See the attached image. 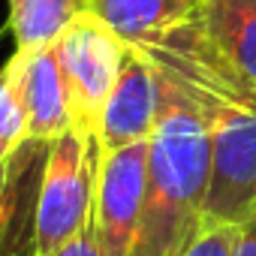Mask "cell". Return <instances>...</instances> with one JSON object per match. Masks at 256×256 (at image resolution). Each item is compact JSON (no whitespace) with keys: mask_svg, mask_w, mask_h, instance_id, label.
I'll return each mask as SVG.
<instances>
[{"mask_svg":"<svg viewBox=\"0 0 256 256\" xmlns=\"http://www.w3.org/2000/svg\"><path fill=\"white\" fill-rule=\"evenodd\" d=\"M130 46L196 106L208 130L205 226L241 223L256 208V84L205 42L193 18Z\"/></svg>","mask_w":256,"mask_h":256,"instance_id":"obj_1","label":"cell"},{"mask_svg":"<svg viewBox=\"0 0 256 256\" xmlns=\"http://www.w3.org/2000/svg\"><path fill=\"white\" fill-rule=\"evenodd\" d=\"M160 76V72H157ZM208 130L196 106L160 76V114L148 142V187L126 256H187L205 232Z\"/></svg>","mask_w":256,"mask_h":256,"instance_id":"obj_2","label":"cell"},{"mask_svg":"<svg viewBox=\"0 0 256 256\" xmlns=\"http://www.w3.org/2000/svg\"><path fill=\"white\" fill-rule=\"evenodd\" d=\"M94 190H96V142H90L72 126L48 145L34 217L36 256L58 253L90 226Z\"/></svg>","mask_w":256,"mask_h":256,"instance_id":"obj_3","label":"cell"},{"mask_svg":"<svg viewBox=\"0 0 256 256\" xmlns=\"http://www.w3.org/2000/svg\"><path fill=\"white\" fill-rule=\"evenodd\" d=\"M126 48L130 46L94 12L76 18L54 42L66 94H70L72 126L90 142H96L100 136L102 108L114 90Z\"/></svg>","mask_w":256,"mask_h":256,"instance_id":"obj_4","label":"cell"},{"mask_svg":"<svg viewBox=\"0 0 256 256\" xmlns=\"http://www.w3.org/2000/svg\"><path fill=\"white\" fill-rule=\"evenodd\" d=\"M148 187V142L96 154L94 235L102 256H126L133 247Z\"/></svg>","mask_w":256,"mask_h":256,"instance_id":"obj_5","label":"cell"},{"mask_svg":"<svg viewBox=\"0 0 256 256\" xmlns=\"http://www.w3.org/2000/svg\"><path fill=\"white\" fill-rule=\"evenodd\" d=\"M130 46V42H126ZM160 114V76L157 70L130 46L114 82V90L102 108L96 154L151 142Z\"/></svg>","mask_w":256,"mask_h":256,"instance_id":"obj_6","label":"cell"},{"mask_svg":"<svg viewBox=\"0 0 256 256\" xmlns=\"http://www.w3.org/2000/svg\"><path fill=\"white\" fill-rule=\"evenodd\" d=\"M4 72L10 76L16 96L24 108V126L28 139L54 142L66 130H72V108L66 82L60 72V60L54 46L34 48V52H16Z\"/></svg>","mask_w":256,"mask_h":256,"instance_id":"obj_7","label":"cell"},{"mask_svg":"<svg viewBox=\"0 0 256 256\" xmlns=\"http://www.w3.org/2000/svg\"><path fill=\"white\" fill-rule=\"evenodd\" d=\"M193 24L241 78L256 84V10L232 0H205Z\"/></svg>","mask_w":256,"mask_h":256,"instance_id":"obj_8","label":"cell"},{"mask_svg":"<svg viewBox=\"0 0 256 256\" xmlns=\"http://www.w3.org/2000/svg\"><path fill=\"white\" fill-rule=\"evenodd\" d=\"M202 4L205 0H90V12L124 42H139L193 18Z\"/></svg>","mask_w":256,"mask_h":256,"instance_id":"obj_9","label":"cell"},{"mask_svg":"<svg viewBox=\"0 0 256 256\" xmlns=\"http://www.w3.org/2000/svg\"><path fill=\"white\" fill-rule=\"evenodd\" d=\"M84 12H90V0H10V30L16 52L54 46Z\"/></svg>","mask_w":256,"mask_h":256,"instance_id":"obj_10","label":"cell"},{"mask_svg":"<svg viewBox=\"0 0 256 256\" xmlns=\"http://www.w3.org/2000/svg\"><path fill=\"white\" fill-rule=\"evenodd\" d=\"M28 139V126H24V108L16 96V88L10 76L0 70V142L18 148Z\"/></svg>","mask_w":256,"mask_h":256,"instance_id":"obj_11","label":"cell"},{"mask_svg":"<svg viewBox=\"0 0 256 256\" xmlns=\"http://www.w3.org/2000/svg\"><path fill=\"white\" fill-rule=\"evenodd\" d=\"M235 241H238V223L205 226V232L196 238V244L187 250V256H232Z\"/></svg>","mask_w":256,"mask_h":256,"instance_id":"obj_12","label":"cell"},{"mask_svg":"<svg viewBox=\"0 0 256 256\" xmlns=\"http://www.w3.org/2000/svg\"><path fill=\"white\" fill-rule=\"evenodd\" d=\"M232 256H256V208L238 223V241Z\"/></svg>","mask_w":256,"mask_h":256,"instance_id":"obj_13","label":"cell"},{"mask_svg":"<svg viewBox=\"0 0 256 256\" xmlns=\"http://www.w3.org/2000/svg\"><path fill=\"white\" fill-rule=\"evenodd\" d=\"M52 256H102V250H100V244H96V235H94V226H88L76 241H70L66 247H60V250L52 253Z\"/></svg>","mask_w":256,"mask_h":256,"instance_id":"obj_14","label":"cell"},{"mask_svg":"<svg viewBox=\"0 0 256 256\" xmlns=\"http://www.w3.org/2000/svg\"><path fill=\"white\" fill-rule=\"evenodd\" d=\"M12 151H16V148H10V145H4V142H0V166H4V163L12 157Z\"/></svg>","mask_w":256,"mask_h":256,"instance_id":"obj_15","label":"cell"},{"mask_svg":"<svg viewBox=\"0 0 256 256\" xmlns=\"http://www.w3.org/2000/svg\"><path fill=\"white\" fill-rule=\"evenodd\" d=\"M232 4H241V6H250V10H256V0H232Z\"/></svg>","mask_w":256,"mask_h":256,"instance_id":"obj_16","label":"cell"}]
</instances>
